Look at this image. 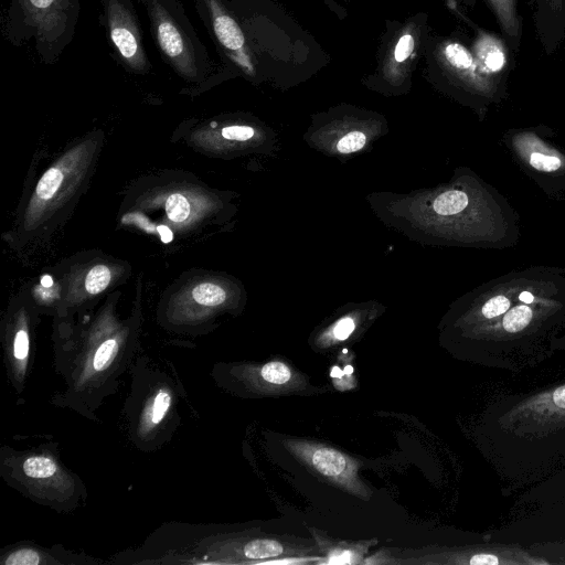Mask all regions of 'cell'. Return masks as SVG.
<instances>
[{
  "label": "cell",
  "mask_w": 565,
  "mask_h": 565,
  "mask_svg": "<svg viewBox=\"0 0 565 565\" xmlns=\"http://www.w3.org/2000/svg\"><path fill=\"white\" fill-rule=\"evenodd\" d=\"M478 435L503 478L524 482L547 473L565 460V382L493 399Z\"/></svg>",
  "instance_id": "1"
},
{
  "label": "cell",
  "mask_w": 565,
  "mask_h": 565,
  "mask_svg": "<svg viewBox=\"0 0 565 565\" xmlns=\"http://www.w3.org/2000/svg\"><path fill=\"white\" fill-rule=\"evenodd\" d=\"M565 328V268L550 266L514 305L458 338L490 369L521 372L553 355L551 339Z\"/></svg>",
  "instance_id": "2"
},
{
  "label": "cell",
  "mask_w": 565,
  "mask_h": 565,
  "mask_svg": "<svg viewBox=\"0 0 565 565\" xmlns=\"http://www.w3.org/2000/svg\"><path fill=\"white\" fill-rule=\"evenodd\" d=\"M137 1L145 8L158 52L177 75L193 84L216 75L181 0Z\"/></svg>",
  "instance_id": "3"
},
{
  "label": "cell",
  "mask_w": 565,
  "mask_h": 565,
  "mask_svg": "<svg viewBox=\"0 0 565 565\" xmlns=\"http://www.w3.org/2000/svg\"><path fill=\"white\" fill-rule=\"evenodd\" d=\"M78 18V0H11L6 35L14 45L32 42L41 61L53 64L71 44Z\"/></svg>",
  "instance_id": "4"
},
{
  "label": "cell",
  "mask_w": 565,
  "mask_h": 565,
  "mask_svg": "<svg viewBox=\"0 0 565 565\" xmlns=\"http://www.w3.org/2000/svg\"><path fill=\"white\" fill-rule=\"evenodd\" d=\"M548 127L513 128L502 143L521 170L550 198H565V147Z\"/></svg>",
  "instance_id": "5"
},
{
  "label": "cell",
  "mask_w": 565,
  "mask_h": 565,
  "mask_svg": "<svg viewBox=\"0 0 565 565\" xmlns=\"http://www.w3.org/2000/svg\"><path fill=\"white\" fill-rule=\"evenodd\" d=\"M193 2L223 61L231 70L247 77H254L256 68L246 35L226 0H193Z\"/></svg>",
  "instance_id": "6"
},
{
  "label": "cell",
  "mask_w": 565,
  "mask_h": 565,
  "mask_svg": "<svg viewBox=\"0 0 565 565\" xmlns=\"http://www.w3.org/2000/svg\"><path fill=\"white\" fill-rule=\"evenodd\" d=\"M105 28L122 65L131 73L148 74L142 31L130 0H103Z\"/></svg>",
  "instance_id": "7"
},
{
  "label": "cell",
  "mask_w": 565,
  "mask_h": 565,
  "mask_svg": "<svg viewBox=\"0 0 565 565\" xmlns=\"http://www.w3.org/2000/svg\"><path fill=\"white\" fill-rule=\"evenodd\" d=\"M438 61L461 87L479 97L494 98V83L480 73L475 56L462 44L451 41L443 43L438 50Z\"/></svg>",
  "instance_id": "8"
},
{
  "label": "cell",
  "mask_w": 565,
  "mask_h": 565,
  "mask_svg": "<svg viewBox=\"0 0 565 565\" xmlns=\"http://www.w3.org/2000/svg\"><path fill=\"white\" fill-rule=\"evenodd\" d=\"M291 448L321 475L355 493H365L356 478L358 463L344 454L324 446L302 443H292Z\"/></svg>",
  "instance_id": "9"
},
{
  "label": "cell",
  "mask_w": 565,
  "mask_h": 565,
  "mask_svg": "<svg viewBox=\"0 0 565 565\" xmlns=\"http://www.w3.org/2000/svg\"><path fill=\"white\" fill-rule=\"evenodd\" d=\"M19 477H23L20 481L26 482L39 491L44 490V482L53 484L62 483V468L57 462L44 454H34L23 458L20 463Z\"/></svg>",
  "instance_id": "10"
},
{
  "label": "cell",
  "mask_w": 565,
  "mask_h": 565,
  "mask_svg": "<svg viewBox=\"0 0 565 565\" xmlns=\"http://www.w3.org/2000/svg\"><path fill=\"white\" fill-rule=\"evenodd\" d=\"M173 404L174 398L170 388H157L143 404L138 422L139 434L148 436L150 433L159 431L160 426L166 424Z\"/></svg>",
  "instance_id": "11"
},
{
  "label": "cell",
  "mask_w": 565,
  "mask_h": 565,
  "mask_svg": "<svg viewBox=\"0 0 565 565\" xmlns=\"http://www.w3.org/2000/svg\"><path fill=\"white\" fill-rule=\"evenodd\" d=\"M473 52L480 73L488 78L500 73L507 64L502 42L491 34H480L473 45Z\"/></svg>",
  "instance_id": "12"
},
{
  "label": "cell",
  "mask_w": 565,
  "mask_h": 565,
  "mask_svg": "<svg viewBox=\"0 0 565 565\" xmlns=\"http://www.w3.org/2000/svg\"><path fill=\"white\" fill-rule=\"evenodd\" d=\"M495 15L502 31L511 39L520 36V20L516 12V0H486Z\"/></svg>",
  "instance_id": "13"
},
{
  "label": "cell",
  "mask_w": 565,
  "mask_h": 565,
  "mask_svg": "<svg viewBox=\"0 0 565 565\" xmlns=\"http://www.w3.org/2000/svg\"><path fill=\"white\" fill-rule=\"evenodd\" d=\"M51 556L45 555L43 552L34 547H18L11 551L2 559V564L6 565H39L55 563L50 559Z\"/></svg>",
  "instance_id": "14"
},
{
  "label": "cell",
  "mask_w": 565,
  "mask_h": 565,
  "mask_svg": "<svg viewBox=\"0 0 565 565\" xmlns=\"http://www.w3.org/2000/svg\"><path fill=\"white\" fill-rule=\"evenodd\" d=\"M282 552L284 548L279 542L268 539L250 541L243 548L244 556L249 559L276 557Z\"/></svg>",
  "instance_id": "15"
},
{
  "label": "cell",
  "mask_w": 565,
  "mask_h": 565,
  "mask_svg": "<svg viewBox=\"0 0 565 565\" xmlns=\"http://www.w3.org/2000/svg\"><path fill=\"white\" fill-rule=\"evenodd\" d=\"M192 298L201 306L214 307L225 301L226 291L218 285L202 282L193 288Z\"/></svg>",
  "instance_id": "16"
},
{
  "label": "cell",
  "mask_w": 565,
  "mask_h": 565,
  "mask_svg": "<svg viewBox=\"0 0 565 565\" xmlns=\"http://www.w3.org/2000/svg\"><path fill=\"white\" fill-rule=\"evenodd\" d=\"M64 179L63 171L58 168L49 169L40 179L36 188V199L41 201L50 200L60 189Z\"/></svg>",
  "instance_id": "17"
},
{
  "label": "cell",
  "mask_w": 565,
  "mask_h": 565,
  "mask_svg": "<svg viewBox=\"0 0 565 565\" xmlns=\"http://www.w3.org/2000/svg\"><path fill=\"white\" fill-rule=\"evenodd\" d=\"M111 278L110 270L105 265L93 267L86 276L85 289L90 295H97L107 288Z\"/></svg>",
  "instance_id": "18"
},
{
  "label": "cell",
  "mask_w": 565,
  "mask_h": 565,
  "mask_svg": "<svg viewBox=\"0 0 565 565\" xmlns=\"http://www.w3.org/2000/svg\"><path fill=\"white\" fill-rule=\"evenodd\" d=\"M414 50L415 39L413 33L411 31L404 32L396 41L392 53V62H390L388 65L392 63L396 65L406 63L414 53Z\"/></svg>",
  "instance_id": "19"
},
{
  "label": "cell",
  "mask_w": 565,
  "mask_h": 565,
  "mask_svg": "<svg viewBox=\"0 0 565 565\" xmlns=\"http://www.w3.org/2000/svg\"><path fill=\"white\" fill-rule=\"evenodd\" d=\"M260 375L264 381L271 384H285L291 377V372L289 367L279 361H273L266 363L260 369Z\"/></svg>",
  "instance_id": "20"
},
{
  "label": "cell",
  "mask_w": 565,
  "mask_h": 565,
  "mask_svg": "<svg viewBox=\"0 0 565 565\" xmlns=\"http://www.w3.org/2000/svg\"><path fill=\"white\" fill-rule=\"evenodd\" d=\"M168 216L173 222H183L190 215V206L185 198L181 194H172L166 203Z\"/></svg>",
  "instance_id": "21"
},
{
  "label": "cell",
  "mask_w": 565,
  "mask_h": 565,
  "mask_svg": "<svg viewBox=\"0 0 565 565\" xmlns=\"http://www.w3.org/2000/svg\"><path fill=\"white\" fill-rule=\"evenodd\" d=\"M366 136L361 131H352L344 135L337 143L339 152L348 154L353 153L364 147Z\"/></svg>",
  "instance_id": "22"
},
{
  "label": "cell",
  "mask_w": 565,
  "mask_h": 565,
  "mask_svg": "<svg viewBox=\"0 0 565 565\" xmlns=\"http://www.w3.org/2000/svg\"><path fill=\"white\" fill-rule=\"evenodd\" d=\"M223 138L236 141H246L253 138L255 131L249 126L244 125H232L226 126L221 131Z\"/></svg>",
  "instance_id": "23"
},
{
  "label": "cell",
  "mask_w": 565,
  "mask_h": 565,
  "mask_svg": "<svg viewBox=\"0 0 565 565\" xmlns=\"http://www.w3.org/2000/svg\"><path fill=\"white\" fill-rule=\"evenodd\" d=\"M354 329V320L351 317H344L333 326L331 335L333 339L342 341L348 339Z\"/></svg>",
  "instance_id": "24"
},
{
  "label": "cell",
  "mask_w": 565,
  "mask_h": 565,
  "mask_svg": "<svg viewBox=\"0 0 565 565\" xmlns=\"http://www.w3.org/2000/svg\"><path fill=\"white\" fill-rule=\"evenodd\" d=\"M551 350L554 353L565 352V328L551 339Z\"/></svg>",
  "instance_id": "25"
},
{
  "label": "cell",
  "mask_w": 565,
  "mask_h": 565,
  "mask_svg": "<svg viewBox=\"0 0 565 565\" xmlns=\"http://www.w3.org/2000/svg\"><path fill=\"white\" fill-rule=\"evenodd\" d=\"M159 232H161V235H162V239L164 241V236L170 234L171 235V232L168 230V227H164V226H161L159 227Z\"/></svg>",
  "instance_id": "26"
}]
</instances>
